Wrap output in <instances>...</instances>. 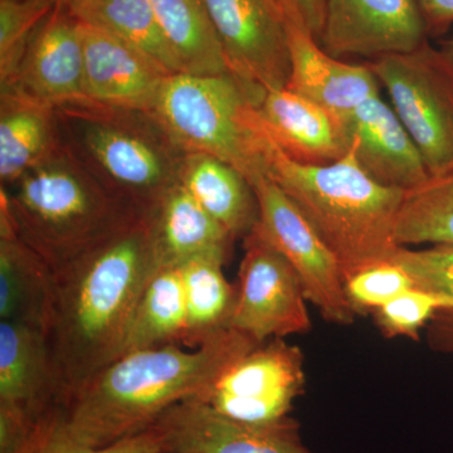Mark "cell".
Returning <instances> with one entry per match:
<instances>
[{
  "mask_svg": "<svg viewBox=\"0 0 453 453\" xmlns=\"http://www.w3.org/2000/svg\"><path fill=\"white\" fill-rule=\"evenodd\" d=\"M157 270L146 213L53 271L46 335L61 386L59 404L120 356Z\"/></svg>",
  "mask_w": 453,
  "mask_h": 453,
  "instance_id": "obj_1",
  "label": "cell"
},
{
  "mask_svg": "<svg viewBox=\"0 0 453 453\" xmlns=\"http://www.w3.org/2000/svg\"><path fill=\"white\" fill-rule=\"evenodd\" d=\"M261 342L228 329L196 348L164 345L116 357L56 408L74 442L111 446L150 428L181 402L202 401L226 366Z\"/></svg>",
  "mask_w": 453,
  "mask_h": 453,
  "instance_id": "obj_2",
  "label": "cell"
},
{
  "mask_svg": "<svg viewBox=\"0 0 453 453\" xmlns=\"http://www.w3.org/2000/svg\"><path fill=\"white\" fill-rule=\"evenodd\" d=\"M268 178L332 250L344 281L357 271L392 261L402 249L395 231L405 192L369 177L351 148L338 162L308 165L283 154L273 140Z\"/></svg>",
  "mask_w": 453,
  "mask_h": 453,
  "instance_id": "obj_3",
  "label": "cell"
},
{
  "mask_svg": "<svg viewBox=\"0 0 453 453\" xmlns=\"http://www.w3.org/2000/svg\"><path fill=\"white\" fill-rule=\"evenodd\" d=\"M0 213L52 271L146 214L107 192L62 146L2 187Z\"/></svg>",
  "mask_w": 453,
  "mask_h": 453,
  "instance_id": "obj_4",
  "label": "cell"
},
{
  "mask_svg": "<svg viewBox=\"0 0 453 453\" xmlns=\"http://www.w3.org/2000/svg\"><path fill=\"white\" fill-rule=\"evenodd\" d=\"M62 149L107 192L148 213L179 183L184 153L153 113L82 98L56 107Z\"/></svg>",
  "mask_w": 453,
  "mask_h": 453,
  "instance_id": "obj_5",
  "label": "cell"
},
{
  "mask_svg": "<svg viewBox=\"0 0 453 453\" xmlns=\"http://www.w3.org/2000/svg\"><path fill=\"white\" fill-rule=\"evenodd\" d=\"M266 94L231 73H173L151 113L184 153L219 157L240 170L253 187L268 177L273 139L258 109Z\"/></svg>",
  "mask_w": 453,
  "mask_h": 453,
  "instance_id": "obj_6",
  "label": "cell"
},
{
  "mask_svg": "<svg viewBox=\"0 0 453 453\" xmlns=\"http://www.w3.org/2000/svg\"><path fill=\"white\" fill-rule=\"evenodd\" d=\"M388 91L393 110L418 146L432 177L453 164V61L426 42L402 55L366 62Z\"/></svg>",
  "mask_w": 453,
  "mask_h": 453,
  "instance_id": "obj_7",
  "label": "cell"
},
{
  "mask_svg": "<svg viewBox=\"0 0 453 453\" xmlns=\"http://www.w3.org/2000/svg\"><path fill=\"white\" fill-rule=\"evenodd\" d=\"M253 189L259 210L253 229L290 262L309 303L327 323L353 324L357 314L345 294L344 276L332 250L273 179H259Z\"/></svg>",
  "mask_w": 453,
  "mask_h": 453,
  "instance_id": "obj_8",
  "label": "cell"
},
{
  "mask_svg": "<svg viewBox=\"0 0 453 453\" xmlns=\"http://www.w3.org/2000/svg\"><path fill=\"white\" fill-rule=\"evenodd\" d=\"M305 381L301 349L270 339L226 366L199 402L235 421L275 422L290 416Z\"/></svg>",
  "mask_w": 453,
  "mask_h": 453,
  "instance_id": "obj_9",
  "label": "cell"
},
{
  "mask_svg": "<svg viewBox=\"0 0 453 453\" xmlns=\"http://www.w3.org/2000/svg\"><path fill=\"white\" fill-rule=\"evenodd\" d=\"M243 241L229 327L257 342L310 332L308 297L290 262L255 229Z\"/></svg>",
  "mask_w": 453,
  "mask_h": 453,
  "instance_id": "obj_10",
  "label": "cell"
},
{
  "mask_svg": "<svg viewBox=\"0 0 453 453\" xmlns=\"http://www.w3.org/2000/svg\"><path fill=\"white\" fill-rule=\"evenodd\" d=\"M229 73L257 91L286 88L288 18L280 0H204Z\"/></svg>",
  "mask_w": 453,
  "mask_h": 453,
  "instance_id": "obj_11",
  "label": "cell"
},
{
  "mask_svg": "<svg viewBox=\"0 0 453 453\" xmlns=\"http://www.w3.org/2000/svg\"><path fill=\"white\" fill-rule=\"evenodd\" d=\"M428 33L417 0H327L318 42L335 58L372 61L419 49Z\"/></svg>",
  "mask_w": 453,
  "mask_h": 453,
  "instance_id": "obj_12",
  "label": "cell"
},
{
  "mask_svg": "<svg viewBox=\"0 0 453 453\" xmlns=\"http://www.w3.org/2000/svg\"><path fill=\"white\" fill-rule=\"evenodd\" d=\"M155 425L164 451L173 453H314L290 416L268 423L235 421L192 399L170 408Z\"/></svg>",
  "mask_w": 453,
  "mask_h": 453,
  "instance_id": "obj_13",
  "label": "cell"
},
{
  "mask_svg": "<svg viewBox=\"0 0 453 453\" xmlns=\"http://www.w3.org/2000/svg\"><path fill=\"white\" fill-rule=\"evenodd\" d=\"M2 91L58 107L86 97L80 20L58 0L32 35L13 80Z\"/></svg>",
  "mask_w": 453,
  "mask_h": 453,
  "instance_id": "obj_14",
  "label": "cell"
},
{
  "mask_svg": "<svg viewBox=\"0 0 453 453\" xmlns=\"http://www.w3.org/2000/svg\"><path fill=\"white\" fill-rule=\"evenodd\" d=\"M61 402V386L46 332L0 320V411L37 426Z\"/></svg>",
  "mask_w": 453,
  "mask_h": 453,
  "instance_id": "obj_15",
  "label": "cell"
},
{
  "mask_svg": "<svg viewBox=\"0 0 453 453\" xmlns=\"http://www.w3.org/2000/svg\"><path fill=\"white\" fill-rule=\"evenodd\" d=\"M86 97L103 105L153 111L168 71L144 52L80 22Z\"/></svg>",
  "mask_w": 453,
  "mask_h": 453,
  "instance_id": "obj_16",
  "label": "cell"
},
{
  "mask_svg": "<svg viewBox=\"0 0 453 453\" xmlns=\"http://www.w3.org/2000/svg\"><path fill=\"white\" fill-rule=\"evenodd\" d=\"M342 122L357 164L377 183L407 193L431 179L418 146L380 96L365 101Z\"/></svg>",
  "mask_w": 453,
  "mask_h": 453,
  "instance_id": "obj_17",
  "label": "cell"
},
{
  "mask_svg": "<svg viewBox=\"0 0 453 453\" xmlns=\"http://www.w3.org/2000/svg\"><path fill=\"white\" fill-rule=\"evenodd\" d=\"M290 74L286 88L344 120L357 107L380 96L377 76L368 65L330 56L311 33L288 19Z\"/></svg>",
  "mask_w": 453,
  "mask_h": 453,
  "instance_id": "obj_18",
  "label": "cell"
},
{
  "mask_svg": "<svg viewBox=\"0 0 453 453\" xmlns=\"http://www.w3.org/2000/svg\"><path fill=\"white\" fill-rule=\"evenodd\" d=\"M258 109L271 139L295 162L327 165L350 148L344 122L288 88L268 91Z\"/></svg>",
  "mask_w": 453,
  "mask_h": 453,
  "instance_id": "obj_19",
  "label": "cell"
},
{
  "mask_svg": "<svg viewBox=\"0 0 453 453\" xmlns=\"http://www.w3.org/2000/svg\"><path fill=\"white\" fill-rule=\"evenodd\" d=\"M157 268L177 267L196 257L226 264L234 237L180 183L148 211Z\"/></svg>",
  "mask_w": 453,
  "mask_h": 453,
  "instance_id": "obj_20",
  "label": "cell"
},
{
  "mask_svg": "<svg viewBox=\"0 0 453 453\" xmlns=\"http://www.w3.org/2000/svg\"><path fill=\"white\" fill-rule=\"evenodd\" d=\"M61 149L56 107L2 91L0 184L8 188Z\"/></svg>",
  "mask_w": 453,
  "mask_h": 453,
  "instance_id": "obj_21",
  "label": "cell"
},
{
  "mask_svg": "<svg viewBox=\"0 0 453 453\" xmlns=\"http://www.w3.org/2000/svg\"><path fill=\"white\" fill-rule=\"evenodd\" d=\"M53 271L27 246L0 213V320L46 332L52 303Z\"/></svg>",
  "mask_w": 453,
  "mask_h": 453,
  "instance_id": "obj_22",
  "label": "cell"
},
{
  "mask_svg": "<svg viewBox=\"0 0 453 453\" xmlns=\"http://www.w3.org/2000/svg\"><path fill=\"white\" fill-rule=\"evenodd\" d=\"M179 183L234 240L246 237L257 225L259 210L255 189L231 164L207 154H187Z\"/></svg>",
  "mask_w": 453,
  "mask_h": 453,
  "instance_id": "obj_23",
  "label": "cell"
},
{
  "mask_svg": "<svg viewBox=\"0 0 453 453\" xmlns=\"http://www.w3.org/2000/svg\"><path fill=\"white\" fill-rule=\"evenodd\" d=\"M157 23L184 73H228L204 0H150Z\"/></svg>",
  "mask_w": 453,
  "mask_h": 453,
  "instance_id": "obj_24",
  "label": "cell"
},
{
  "mask_svg": "<svg viewBox=\"0 0 453 453\" xmlns=\"http://www.w3.org/2000/svg\"><path fill=\"white\" fill-rule=\"evenodd\" d=\"M186 327L180 266L159 267L140 296L120 356L142 349L184 344Z\"/></svg>",
  "mask_w": 453,
  "mask_h": 453,
  "instance_id": "obj_25",
  "label": "cell"
},
{
  "mask_svg": "<svg viewBox=\"0 0 453 453\" xmlns=\"http://www.w3.org/2000/svg\"><path fill=\"white\" fill-rule=\"evenodd\" d=\"M80 22L127 42L169 73H183L151 7L150 0H65Z\"/></svg>",
  "mask_w": 453,
  "mask_h": 453,
  "instance_id": "obj_26",
  "label": "cell"
},
{
  "mask_svg": "<svg viewBox=\"0 0 453 453\" xmlns=\"http://www.w3.org/2000/svg\"><path fill=\"white\" fill-rule=\"evenodd\" d=\"M225 264L213 257H196L181 265L187 327L184 344L199 348L231 329L237 288L226 279Z\"/></svg>",
  "mask_w": 453,
  "mask_h": 453,
  "instance_id": "obj_27",
  "label": "cell"
},
{
  "mask_svg": "<svg viewBox=\"0 0 453 453\" xmlns=\"http://www.w3.org/2000/svg\"><path fill=\"white\" fill-rule=\"evenodd\" d=\"M395 237L401 247L453 246V175L431 177L423 186L405 193Z\"/></svg>",
  "mask_w": 453,
  "mask_h": 453,
  "instance_id": "obj_28",
  "label": "cell"
},
{
  "mask_svg": "<svg viewBox=\"0 0 453 453\" xmlns=\"http://www.w3.org/2000/svg\"><path fill=\"white\" fill-rule=\"evenodd\" d=\"M392 261L407 271L414 288L453 300L451 244H436L418 251L402 247ZM426 338L432 350L453 357V308L438 310L427 325Z\"/></svg>",
  "mask_w": 453,
  "mask_h": 453,
  "instance_id": "obj_29",
  "label": "cell"
},
{
  "mask_svg": "<svg viewBox=\"0 0 453 453\" xmlns=\"http://www.w3.org/2000/svg\"><path fill=\"white\" fill-rule=\"evenodd\" d=\"M58 0H0V85L13 80L41 23Z\"/></svg>",
  "mask_w": 453,
  "mask_h": 453,
  "instance_id": "obj_30",
  "label": "cell"
},
{
  "mask_svg": "<svg viewBox=\"0 0 453 453\" xmlns=\"http://www.w3.org/2000/svg\"><path fill=\"white\" fill-rule=\"evenodd\" d=\"M164 451V437L157 425L125 438L111 446L88 447L71 440L59 428L55 411L38 423L31 437L17 453H159Z\"/></svg>",
  "mask_w": 453,
  "mask_h": 453,
  "instance_id": "obj_31",
  "label": "cell"
},
{
  "mask_svg": "<svg viewBox=\"0 0 453 453\" xmlns=\"http://www.w3.org/2000/svg\"><path fill=\"white\" fill-rule=\"evenodd\" d=\"M453 308L442 295L412 288L374 312L375 323L387 338L418 339V333L441 309Z\"/></svg>",
  "mask_w": 453,
  "mask_h": 453,
  "instance_id": "obj_32",
  "label": "cell"
},
{
  "mask_svg": "<svg viewBox=\"0 0 453 453\" xmlns=\"http://www.w3.org/2000/svg\"><path fill=\"white\" fill-rule=\"evenodd\" d=\"M344 285L349 303L357 315L375 312L414 288L407 271L393 261L357 271L345 279Z\"/></svg>",
  "mask_w": 453,
  "mask_h": 453,
  "instance_id": "obj_33",
  "label": "cell"
},
{
  "mask_svg": "<svg viewBox=\"0 0 453 453\" xmlns=\"http://www.w3.org/2000/svg\"><path fill=\"white\" fill-rule=\"evenodd\" d=\"M327 0H280L288 19L311 33L318 40L324 26Z\"/></svg>",
  "mask_w": 453,
  "mask_h": 453,
  "instance_id": "obj_34",
  "label": "cell"
},
{
  "mask_svg": "<svg viewBox=\"0 0 453 453\" xmlns=\"http://www.w3.org/2000/svg\"><path fill=\"white\" fill-rule=\"evenodd\" d=\"M428 32L442 33L453 25V0H417Z\"/></svg>",
  "mask_w": 453,
  "mask_h": 453,
  "instance_id": "obj_35",
  "label": "cell"
},
{
  "mask_svg": "<svg viewBox=\"0 0 453 453\" xmlns=\"http://www.w3.org/2000/svg\"><path fill=\"white\" fill-rule=\"evenodd\" d=\"M445 50L447 52V55L451 57V59L453 61V38L451 41L449 42V43H447V47H446Z\"/></svg>",
  "mask_w": 453,
  "mask_h": 453,
  "instance_id": "obj_36",
  "label": "cell"
},
{
  "mask_svg": "<svg viewBox=\"0 0 453 453\" xmlns=\"http://www.w3.org/2000/svg\"><path fill=\"white\" fill-rule=\"evenodd\" d=\"M446 175H453V164H452L451 169H449V172L447 173Z\"/></svg>",
  "mask_w": 453,
  "mask_h": 453,
  "instance_id": "obj_37",
  "label": "cell"
},
{
  "mask_svg": "<svg viewBox=\"0 0 453 453\" xmlns=\"http://www.w3.org/2000/svg\"><path fill=\"white\" fill-rule=\"evenodd\" d=\"M159 453H173V452L162 451V452H159Z\"/></svg>",
  "mask_w": 453,
  "mask_h": 453,
  "instance_id": "obj_38",
  "label": "cell"
}]
</instances>
